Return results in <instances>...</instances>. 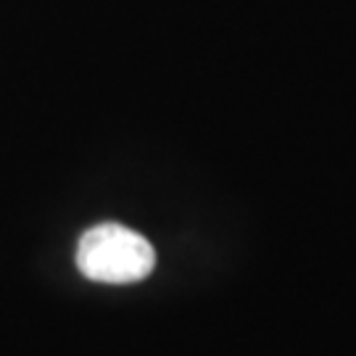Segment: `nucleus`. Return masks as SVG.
<instances>
[{
	"label": "nucleus",
	"mask_w": 356,
	"mask_h": 356,
	"mask_svg": "<svg viewBox=\"0 0 356 356\" xmlns=\"http://www.w3.org/2000/svg\"><path fill=\"white\" fill-rule=\"evenodd\" d=\"M76 267L88 280L129 285L151 275L156 267V251L140 232L116 222H103L79 238Z\"/></svg>",
	"instance_id": "obj_1"
}]
</instances>
